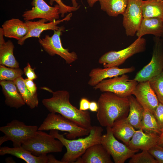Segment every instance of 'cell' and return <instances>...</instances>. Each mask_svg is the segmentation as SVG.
<instances>
[{
    "mask_svg": "<svg viewBox=\"0 0 163 163\" xmlns=\"http://www.w3.org/2000/svg\"><path fill=\"white\" fill-rule=\"evenodd\" d=\"M64 29L63 26L60 27L58 30H53L52 36L46 35L44 38H39L38 42L49 55L52 56L59 55L65 60L66 63L70 64L77 60L78 57L75 52H70L68 49L64 48L62 46L60 36Z\"/></svg>",
    "mask_w": 163,
    "mask_h": 163,
    "instance_id": "9",
    "label": "cell"
},
{
    "mask_svg": "<svg viewBox=\"0 0 163 163\" xmlns=\"http://www.w3.org/2000/svg\"><path fill=\"white\" fill-rule=\"evenodd\" d=\"M119 76L104 79L94 86V88L103 92H112L120 97H128L132 95L138 82L134 79H129V76L126 74Z\"/></svg>",
    "mask_w": 163,
    "mask_h": 163,
    "instance_id": "10",
    "label": "cell"
},
{
    "mask_svg": "<svg viewBox=\"0 0 163 163\" xmlns=\"http://www.w3.org/2000/svg\"><path fill=\"white\" fill-rule=\"evenodd\" d=\"M9 154L24 161L27 163H48L47 154L37 156L22 146L10 148L8 146L0 147V155Z\"/></svg>",
    "mask_w": 163,
    "mask_h": 163,
    "instance_id": "21",
    "label": "cell"
},
{
    "mask_svg": "<svg viewBox=\"0 0 163 163\" xmlns=\"http://www.w3.org/2000/svg\"><path fill=\"white\" fill-rule=\"evenodd\" d=\"M139 103L153 113L159 101L151 87L149 81L138 82L132 93Z\"/></svg>",
    "mask_w": 163,
    "mask_h": 163,
    "instance_id": "14",
    "label": "cell"
},
{
    "mask_svg": "<svg viewBox=\"0 0 163 163\" xmlns=\"http://www.w3.org/2000/svg\"><path fill=\"white\" fill-rule=\"evenodd\" d=\"M31 4V9L24 11L22 15L25 21L38 18L50 22L59 20L60 13L58 4L51 6L44 0H33Z\"/></svg>",
    "mask_w": 163,
    "mask_h": 163,
    "instance_id": "13",
    "label": "cell"
},
{
    "mask_svg": "<svg viewBox=\"0 0 163 163\" xmlns=\"http://www.w3.org/2000/svg\"><path fill=\"white\" fill-rule=\"evenodd\" d=\"M90 129L79 126L60 114L54 113H49L38 128V130L41 131L56 130L66 132V138L70 139L87 136Z\"/></svg>",
    "mask_w": 163,
    "mask_h": 163,
    "instance_id": "4",
    "label": "cell"
},
{
    "mask_svg": "<svg viewBox=\"0 0 163 163\" xmlns=\"http://www.w3.org/2000/svg\"><path fill=\"white\" fill-rule=\"evenodd\" d=\"M153 114L161 132L163 131V104L159 102Z\"/></svg>",
    "mask_w": 163,
    "mask_h": 163,
    "instance_id": "34",
    "label": "cell"
},
{
    "mask_svg": "<svg viewBox=\"0 0 163 163\" xmlns=\"http://www.w3.org/2000/svg\"><path fill=\"white\" fill-rule=\"evenodd\" d=\"M22 146L34 155L39 156L50 153L60 152L64 145L53 135L38 130L23 143Z\"/></svg>",
    "mask_w": 163,
    "mask_h": 163,
    "instance_id": "5",
    "label": "cell"
},
{
    "mask_svg": "<svg viewBox=\"0 0 163 163\" xmlns=\"http://www.w3.org/2000/svg\"><path fill=\"white\" fill-rule=\"evenodd\" d=\"M143 18H158L163 20V0L143 1Z\"/></svg>",
    "mask_w": 163,
    "mask_h": 163,
    "instance_id": "27",
    "label": "cell"
},
{
    "mask_svg": "<svg viewBox=\"0 0 163 163\" xmlns=\"http://www.w3.org/2000/svg\"><path fill=\"white\" fill-rule=\"evenodd\" d=\"M54 2H56L59 6V11L62 18H63L65 14L68 12H71L72 11H76L80 7V5L77 7L71 6L66 5L64 4L61 0H49V3L50 5H52Z\"/></svg>",
    "mask_w": 163,
    "mask_h": 163,
    "instance_id": "33",
    "label": "cell"
},
{
    "mask_svg": "<svg viewBox=\"0 0 163 163\" xmlns=\"http://www.w3.org/2000/svg\"><path fill=\"white\" fill-rule=\"evenodd\" d=\"M135 70V67L133 66L124 68H119L118 66L104 68V69L94 68L89 73L90 79L88 84L91 86L94 87L107 78H111L132 72Z\"/></svg>",
    "mask_w": 163,
    "mask_h": 163,
    "instance_id": "16",
    "label": "cell"
},
{
    "mask_svg": "<svg viewBox=\"0 0 163 163\" xmlns=\"http://www.w3.org/2000/svg\"><path fill=\"white\" fill-rule=\"evenodd\" d=\"M2 28L5 37L14 38L18 41L25 37L29 30L25 22L14 18L5 21L2 25Z\"/></svg>",
    "mask_w": 163,
    "mask_h": 163,
    "instance_id": "19",
    "label": "cell"
},
{
    "mask_svg": "<svg viewBox=\"0 0 163 163\" xmlns=\"http://www.w3.org/2000/svg\"><path fill=\"white\" fill-rule=\"evenodd\" d=\"M160 135L144 132L142 129L136 130L127 146L132 150L149 151L158 144Z\"/></svg>",
    "mask_w": 163,
    "mask_h": 163,
    "instance_id": "18",
    "label": "cell"
},
{
    "mask_svg": "<svg viewBox=\"0 0 163 163\" xmlns=\"http://www.w3.org/2000/svg\"><path fill=\"white\" fill-rule=\"evenodd\" d=\"M50 134L59 140L66 149L61 161L63 163H74L91 146L101 143L103 129L100 126H92L89 134L84 138L70 139L65 138L64 135L67 133L61 134L58 130H50Z\"/></svg>",
    "mask_w": 163,
    "mask_h": 163,
    "instance_id": "3",
    "label": "cell"
},
{
    "mask_svg": "<svg viewBox=\"0 0 163 163\" xmlns=\"http://www.w3.org/2000/svg\"><path fill=\"white\" fill-rule=\"evenodd\" d=\"M22 76L13 82L17 87L20 94L26 104L31 109L37 107L39 103L37 93L33 94L27 88Z\"/></svg>",
    "mask_w": 163,
    "mask_h": 163,
    "instance_id": "28",
    "label": "cell"
},
{
    "mask_svg": "<svg viewBox=\"0 0 163 163\" xmlns=\"http://www.w3.org/2000/svg\"><path fill=\"white\" fill-rule=\"evenodd\" d=\"M111 128L114 136L127 146L136 131L126 118L116 120Z\"/></svg>",
    "mask_w": 163,
    "mask_h": 163,
    "instance_id": "24",
    "label": "cell"
},
{
    "mask_svg": "<svg viewBox=\"0 0 163 163\" xmlns=\"http://www.w3.org/2000/svg\"><path fill=\"white\" fill-rule=\"evenodd\" d=\"M34 69L35 68H31L29 63H27V66L24 69L23 71L27 78L33 80L37 78V77L34 71Z\"/></svg>",
    "mask_w": 163,
    "mask_h": 163,
    "instance_id": "36",
    "label": "cell"
},
{
    "mask_svg": "<svg viewBox=\"0 0 163 163\" xmlns=\"http://www.w3.org/2000/svg\"><path fill=\"white\" fill-rule=\"evenodd\" d=\"M61 0L62 1L63 0ZM71 2L72 5V6L75 7H77L78 6V4L76 0H71Z\"/></svg>",
    "mask_w": 163,
    "mask_h": 163,
    "instance_id": "43",
    "label": "cell"
},
{
    "mask_svg": "<svg viewBox=\"0 0 163 163\" xmlns=\"http://www.w3.org/2000/svg\"><path fill=\"white\" fill-rule=\"evenodd\" d=\"M90 102L86 98L81 99L79 103V109L82 111H86L89 109Z\"/></svg>",
    "mask_w": 163,
    "mask_h": 163,
    "instance_id": "38",
    "label": "cell"
},
{
    "mask_svg": "<svg viewBox=\"0 0 163 163\" xmlns=\"http://www.w3.org/2000/svg\"><path fill=\"white\" fill-rule=\"evenodd\" d=\"M72 16V13H70L62 19L55 20L48 23H47L48 21L44 19H41L37 21H25L29 27V31L25 37L18 41V44L20 45H23L25 40L29 38L36 37L39 38L41 34L44 31L58 30L60 27L57 26L58 24L64 21L70 20Z\"/></svg>",
    "mask_w": 163,
    "mask_h": 163,
    "instance_id": "15",
    "label": "cell"
},
{
    "mask_svg": "<svg viewBox=\"0 0 163 163\" xmlns=\"http://www.w3.org/2000/svg\"><path fill=\"white\" fill-rule=\"evenodd\" d=\"M148 34L163 37V20L158 18H143L136 36L138 38H141Z\"/></svg>",
    "mask_w": 163,
    "mask_h": 163,
    "instance_id": "23",
    "label": "cell"
},
{
    "mask_svg": "<svg viewBox=\"0 0 163 163\" xmlns=\"http://www.w3.org/2000/svg\"><path fill=\"white\" fill-rule=\"evenodd\" d=\"M149 151L158 163H163V147L157 145L149 150Z\"/></svg>",
    "mask_w": 163,
    "mask_h": 163,
    "instance_id": "35",
    "label": "cell"
},
{
    "mask_svg": "<svg viewBox=\"0 0 163 163\" xmlns=\"http://www.w3.org/2000/svg\"><path fill=\"white\" fill-rule=\"evenodd\" d=\"M43 89L52 93L51 97L42 101L43 104L50 113L60 114L79 126L91 129L92 126L89 112L81 110L73 106L70 102L68 91L62 90L53 92L45 87Z\"/></svg>",
    "mask_w": 163,
    "mask_h": 163,
    "instance_id": "1",
    "label": "cell"
},
{
    "mask_svg": "<svg viewBox=\"0 0 163 163\" xmlns=\"http://www.w3.org/2000/svg\"><path fill=\"white\" fill-rule=\"evenodd\" d=\"M24 80L25 85L28 90L33 94L37 93V88L33 80L27 78Z\"/></svg>",
    "mask_w": 163,
    "mask_h": 163,
    "instance_id": "37",
    "label": "cell"
},
{
    "mask_svg": "<svg viewBox=\"0 0 163 163\" xmlns=\"http://www.w3.org/2000/svg\"><path fill=\"white\" fill-rule=\"evenodd\" d=\"M97 119L104 127H111L117 120L125 118L129 111L128 97H120L112 92H104L99 97Z\"/></svg>",
    "mask_w": 163,
    "mask_h": 163,
    "instance_id": "2",
    "label": "cell"
},
{
    "mask_svg": "<svg viewBox=\"0 0 163 163\" xmlns=\"http://www.w3.org/2000/svg\"><path fill=\"white\" fill-rule=\"evenodd\" d=\"M47 156L49 160L48 163H63L61 160H57L52 155H50Z\"/></svg>",
    "mask_w": 163,
    "mask_h": 163,
    "instance_id": "40",
    "label": "cell"
},
{
    "mask_svg": "<svg viewBox=\"0 0 163 163\" xmlns=\"http://www.w3.org/2000/svg\"><path fill=\"white\" fill-rule=\"evenodd\" d=\"M98 108L97 103L94 101L90 102L89 109L92 112H97Z\"/></svg>",
    "mask_w": 163,
    "mask_h": 163,
    "instance_id": "39",
    "label": "cell"
},
{
    "mask_svg": "<svg viewBox=\"0 0 163 163\" xmlns=\"http://www.w3.org/2000/svg\"><path fill=\"white\" fill-rule=\"evenodd\" d=\"M143 0H128L126 8L123 14V25L126 35L134 36L143 19Z\"/></svg>",
    "mask_w": 163,
    "mask_h": 163,
    "instance_id": "12",
    "label": "cell"
},
{
    "mask_svg": "<svg viewBox=\"0 0 163 163\" xmlns=\"http://www.w3.org/2000/svg\"><path fill=\"white\" fill-rule=\"evenodd\" d=\"M2 29L0 28V65L14 68H19V64L13 53L14 47L12 42H5Z\"/></svg>",
    "mask_w": 163,
    "mask_h": 163,
    "instance_id": "22",
    "label": "cell"
},
{
    "mask_svg": "<svg viewBox=\"0 0 163 163\" xmlns=\"http://www.w3.org/2000/svg\"><path fill=\"white\" fill-rule=\"evenodd\" d=\"M111 155L101 143L88 148L75 163H113Z\"/></svg>",
    "mask_w": 163,
    "mask_h": 163,
    "instance_id": "17",
    "label": "cell"
},
{
    "mask_svg": "<svg viewBox=\"0 0 163 163\" xmlns=\"http://www.w3.org/2000/svg\"><path fill=\"white\" fill-rule=\"evenodd\" d=\"M24 71L18 68H10L0 65V80L14 81L24 74Z\"/></svg>",
    "mask_w": 163,
    "mask_h": 163,
    "instance_id": "30",
    "label": "cell"
},
{
    "mask_svg": "<svg viewBox=\"0 0 163 163\" xmlns=\"http://www.w3.org/2000/svg\"><path fill=\"white\" fill-rule=\"evenodd\" d=\"M153 41L150 62L137 73L134 78L138 82L149 81L163 71V40L155 37Z\"/></svg>",
    "mask_w": 163,
    "mask_h": 163,
    "instance_id": "8",
    "label": "cell"
},
{
    "mask_svg": "<svg viewBox=\"0 0 163 163\" xmlns=\"http://www.w3.org/2000/svg\"><path fill=\"white\" fill-rule=\"evenodd\" d=\"M99 0H87L88 3L90 7H92L94 4Z\"/></svg>",
    "mask_w": 163,
    "mask_h": 163,
    "instance_id": "42",
    "label": "cell"
},
{
    "mask_svg": "<svg viewBox=\"0 0 163 163\" xmlns=\"http://www.w3.org/2000/svg\"><path fill=\"white\" fill-rule=\"evenodd\" d=\"M149 82L159 102L163 104V71Z\"/></svg>",
    "mask_w": 163,
    "mask_h": 163,
    "instance_id": "31",
    "label": "cell"
},
{
    "mask_svg": "<svg viewBox=\"0 0 163 163\" xmlns=\"http://www.w3.org/2000/svg\"><path fill=\"white\" fill-rule=\"evenodd\" d=\"M38 128L36 126L27 125L22 122L13 120L0 127V131L4 134L0 138V145L5 142L11 141L13 147H21L35 134Z\"/></svg>",
    "mask_w": 163,
    "mask_h": 163,
    "instance_id": "6",
    "label": "cell"
},
{
    "mask_svg": "<svg viewBox=\"0 0 163 163\" xmlns=\"http://www.w3.org/2000/svg\"><path fill=\"white\" fill-rule=\"evenodd\" d=\"M157 145L163 147V131L160 135Z\"/></svg>",
    "mask_w": 163,
    "mask_h": 163,
    "instance_id": "41",
    "label": "cell"
},
{
    "mask_svg": "<svg viewBox=\"0 0 163 163\" xmlns=\"http://www.w3.org/2000/svg\"><path fill=\"white\" fill-rule=\"evenodd\" d=\"M101 9L109 16L113 17L123 14L128 0H99Z\"/></svg>",
    "mask_w": 163,
    "mask_h": 163,
    "instance_id": "26",
    "label": "cell"
},
{
    "mask_svg": "<svg viewBox=\"0 0 163 163\" xmlns=\"http://www.w3.org/2000/svg\"><path fill=\"white\" fill-rule=\"evenodd\" d=\"M5 104L11 107L18 109L25 104L18 89L13 81L0 82Z\"/></svg>",
    "mask_w": 163,
    "mask_h": 163,
    "instance_id": "20",
    "label": "cell"
},
{
    "mask_svg": "<svg viewBox=\"0 0 163 163\" xmlns=\"http://www.w3.org/2000/svg\"><path fill=\"white\" fill-rule=\"evenodd\" d=\"M128 97L129 108L128 115L126 119L135 129H141L144 109L132 95Z\"/></svg>",
    "mask_w": 163,
    "mask_h": 163,
    "instance_id": "25",
    "label": "cell"
},
{
    "mask_svg": "<svg viewBox=\"0 0 163 163\" xmlns=\"http://www.w3.org/2000/svg\"><path fill=\"white\" fill-rule=\"evenodd\" d=\"M129 163H158L148 150H143L140 153L135 154L130 158Z\"/></svg>",
    "mask_w": 163,
    "mask_h": 163,
    "instance_id": "32",
    "label": "cell"
},
{
    "mask_svg": "<svg viewBox=\"0 0 163 163\" xmlns=\"http://www.w3.org/2000/svg\"><path fill=\"white\" fill-rule=\"evenodd\" d=\"M146 45L145 38H138L126 48L105 53L100 57L98 62L102 64L104 68L118 66L134 55L144 52L146 49Z\"/></svg>",
    "mask_w": 163,
    "mask_h": 163,
    "instance_id": "7",
    "label": "cell"
},
{
    "mask_svg": "<svg viewBox=\"0 0 163 163\" xmlns=\"http://www.w3.org/2000/svg\"><path fill=\"white\" fill-rule=\"evenodd\" d=\"M107 133L102 135L101 143L112 157L115 163H124L139 150H132L119 142L113 135L111 127H106Z\"/></svg>",
    "mask_w": 163,
    "mask_h": 163,
    "instance_id": "11",
    "label": "cell"
},
{
    "mask_svg": "<svg viewBox=\"0 0 163 163\" xmlns=\"http://www.w3.org/2000/svg\"><path fill=\"white\" fill-rule=\"evenodd\" d=\"M144 132L160 135L161 132L158 127L153 113L144 109L141 128Z\"/></svg>",
    "mask_w": 163,
    "mask_h": 163,
    "instance_id": "29",
    "label": "cell"
}]
</instances>
